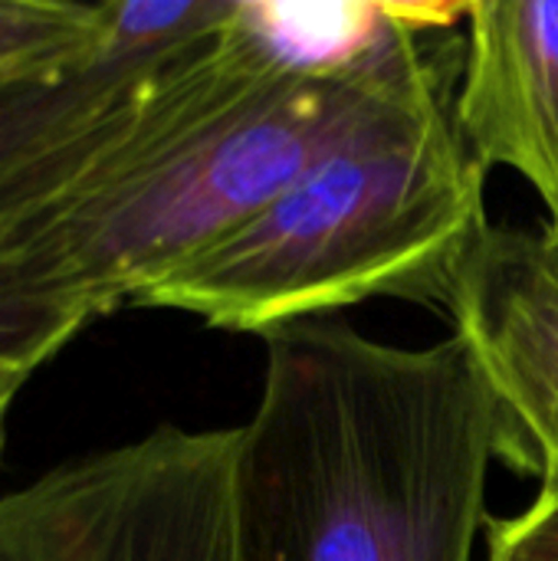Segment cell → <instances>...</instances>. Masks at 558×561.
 <instances>
[{
    "mask_svg": "<svg viewBox=\"0 0 558 561\" xmlns=\"http://www.w3.org/2000/svg\"><path fill=\"white\" fill-rule=\"evenodd\" d=\"M487 561H558V470L539 477L523 513L487 519Z\"/></svg>",
    "mask_w": 558,
    "mask_h": 561,
    "instance_id": "8",
    "label": "cell"
},
{
    "mask_svg": "<svg viewBox=\"0 0 558 561\" xmlns=\"http://www.w3.org/2000/svg\"><path fill=\"white\" fill-rule=\"evenodd\" d=\"M240 427L158 424L0 496V561H240Z\"/></svg>",
    "mask_w": 558,
    "mask_h": 561,
    "instance_id": "3",
    "label": "cell"
},
{
    "mask_svg": "<svg viewBox=\"0 0 558 561\" xmlns=\"http://www.w3.org/2000/svg\"><path fill=\"white\" fill-rule=\"evenodd\" d=\"M503 450L464 335L401 348L339 316L276 329L240 424V561H474Z\"/></svg>",
    "mask_w": 558,
    "mask_h": 561,
    "instance_id": "1",
    "label": "cell"
},
{
    "mask_svg": "<svg viewBox=\"0 0 558 561\" xmlns=\"http://www.w3.org/2000/svg\"><path fill=\"white\" fill-rule=\"evenodd\" d=\"M33 371L36 368L20 365V362H0V457H3V444H7V414Z\"/></svg>",
    "mask_w": 558,
    "mask_h": 561,
    "instance_id": "9",
    "label": "cell"
},
{
    "mask_svg": "<svg viewBox=\"0 0 558 561\" xmlns=\"http://www.w3.org/2000/svg\"><path fill=\"white\" fill-rule=\"evenodd\" d=\"M112 56L122 53L105 46L102 3L0 0V92L59 82Z\"/></svg>",
    "mask_w": 558,
    "mask_h": 561,
    "instance_id": "7",
    "label": "cell"
},
{
    "mask_svg": "<svg viewBox=\"0 0 558 561\" xmlns=\"http://www.w3.org/2000/svg\"><path fill=\"white\" fill-rule=\"evenodd\" d=\"M454 89L375 118L135 306L263 339L368 299L451 309L490 230L487 168L454 125Z\"/></svg>",
    "mask_w": 558,
    "mask_h": 561,
    "instance_id": "2",
    "label": "cell"
},
{
    "mask_svg": "<svg viewBox=\"0 0 558 561\" xmlns=\"http://www.w3.org/2000/svg\"><path fill=\"white\" fill-rule=\"evenodd\" d=\"M184 46L112 56L59 82L0 92V247L135 125ZM76 335L0 293V362L43 368Z\"/></svg>",
    "mask_w": 558,
    "mask_h": 561,
    "instance_id": "4",
    "label": "cell"
},
{
    "mask_svg": "<svg viewBox=\"0 0 558 561\" xmlns=\"http://www.w3.org/2000/svg\"><path fill=\"white\" fill-rule=\"evenodd\" d=\"M447 312L497 391L503 463L536 477L558 470V296L533 260L529 230L490 224Z\"/></svg>",
    "mask_w": 558,
    "mask_h": 561,
    "instance_id": "5",
    "label": "cell"
},
{
    "mask_svg": "<svg viewBox=\"0 0 558 561\" xmlns=\"http://www.w3.org/2000/svg\"><path fill=\"white\" fill-rule=\"evenodd\" d=\"M454 125L487 171L526 178L558 224V0L467 3Z\"/></svg>",
    "mask_w": 558,
    "mask_h": 561,
    "instance_id": "6",
    "label": "cell"
}]
</instances>
